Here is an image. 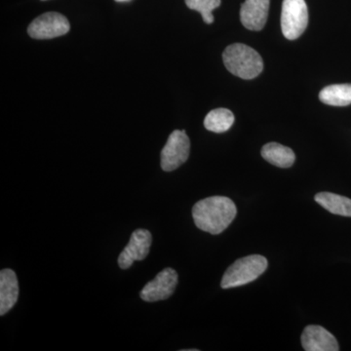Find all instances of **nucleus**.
Masks as SVG:
<instances>
[{"label": "nucleus", "instance_id": "nucleus-1", "mask_svg": "<svg viewBox=\"0 0 351 351\" xmlns=\"http://www.w3.org/2000/svg\"><path fill=\"white\" fill-rule=\"evenodd\" d=\"M234 202L225 196H212L198 201L193 208V217L199 230L219 234L228 228L237 216Z\"/></svg>", "mask_w": 351, "mask_h": 351}, {"label": "nucleus", "instance_id": "nucleus-2", "mask_svg": "<svg viewBox=\"0 0 351 351\" xmlns=\"http://www.w3.org/2000/svg\"><path fill=\"white\" fill-rule=\"evenodd\" d=\"M223 60L228 71L242 80H253L263 69L261 55L250 46L242 43L228 46L223 52Z\"/></svg>", "mask_w": 351, "mask_h": 351}, {"label": "nucleus", "instance_id": "nucleus-3", "mask_svg": "<svg viewBox=\"0 0 351 351\" xmlns=\"http://www.w3.org/2000/svg\"><path fill=\"white\" fill-rule=\"evenodd\" d=\"M267 269V260L261 255H251L232 263L221 279L223 289L239 287L255 281Z\"/></svg>", "mask_w": 351, "mask_h": 351}, {"label": "nucleus", "instance_id": "nucleus-4", "mask_svg": "<svg viewBox=\"0 0 351 351\" xmlns=\"http://www.w3.org/2000/svg\"><path fill=\"white\" fill-rule=\"evenodd\" d=\"M308 25V9L304 0H283L281 29L289 40H295L304 34Z\"/></svg>", "mask_w": 351, "mask_h": 351}, {"label": "nucleus", "instance_id": "nucleus-5", "mask_svg": "<svg viewBox=\"0 0 351 351\" xmlns=\"http://www.w3.org/2000/svg\"><path fill=\"white\" fill-rule=\"evenodd\" d=\"M191 142L184 130H175L161 152V167L166 172L178 169L189 156Z\"/></svg>", "mask_w": 351, "mask_h": 351}, {"label": "nucleus", "instance_id": "nucleus-6", "mask_svg": "<svg viewBox=\"0 0 351 351\" xmlns=\"http://www.w3.org/2000/svg\"><path fill=\"white\" fill-rule=\"evenodd\" d=\"M71 25L62 14L48 12L32 21L27 27V34L34 39H51L68 34Z\"/></svg>", "mask_w": 351, "mask_h": 351}, {"label": "nucleus", "instance_id": "nucleus-7", "mask_svg": "<svg viewBox=\"0 0 351 351\" xmlns=\"http://www.w3.org/2000/svg\"><path fill=\"white\" fill-rule=\"evenodd\" d=\"M178 284L176 270L167 267L157 274L156 278L141 291V298L145 302H154L167 300L175 292Z\"/></svg>", "mask_w": 351, "mask_h": 351}, {"label": "nucleus", "instance_id": "nucleus-8", "mask_svg": "<svg viewBox=\"0 0 351 351\" xmlns=\"http://www.w3.org/2000/svg\"><path fill=\"white\" fill-rule=\"evenodd\" d=\"M152 243V233L147 230H137L132 233L130 241L119 257V265L127 269L136 261H143L147 257Z\"/></svg>", "mask_w": 351, "mask_h": 351}, {"label": "nucleus", "instance_id": "nucleus-9", "mask_svg": "<svg viewBox=\"0 0 351 351\" xmlns=\"http://www.w3.org/2000/svg\"><path fill=\"white\" fill-rule=\"evenodd\" d=\"M270 0H245L240 10L242 25L250 31H262L269 17Z\"/></svg>", "mask_w": 351, "mask_h": 351}, {"label": "nucleus", "instance_id": "nucleus-10", "mask_svg": "<svg viewBox=\"0 0 351 351\" xmlns=\"http://www.w3.org/2000/svg\"><path fill=\"white\" fill-rule=\"evenodd\" d=\"M302 345L306 351H338L336 338L325 328L309 325L304 328L302 335Z\"/></svg>", "mask_w": 351, "mask_h": 351}, {"label": "nucleus", "instance_id": "nucleus-11", "mask_svg": "<svg viewBox=\"0 0 351 351\" xmlns=\"http://www.w3.org/2000/svg\"><path fill=\"white\" fill-rule=\"evenodd\" d=\"M19 297V283L12 269L0 271V314L4 315L13 308Z\"/></svg>", "mask_w": 351, "mask_h": 351}, {"label": "nucleus", "instance_id": "nucleus-12", "mask_svg": "<svg viewBox=\"0 0 351 351\" xmlns=\"http://www.w3.org/2000/svg\"><path fill=\"white\" fill-rule=\"evenodd\" d=\"M262 156L267 162L279 168L291 167L295 160L294 152L278 143H269L263 145Z\"/></svg>", "mask_w": 351, "mask_h": 351}, {"label": "nucleus", "instance_id": "nucleus-13", "mask_svg": "<svg viewBox=\"0 0 351 351\" xmlns=\"http://www.w3.org/2000/svg\"><path fill=\"white\" fill-rule=\"evenodd\" d=\"M319 99L325 105L346 107L351 105V84H332L323 88Z\"/></svg>", "mask_w": 351, "mask_h": 351}, {"label": "nucleus", "instance_id": "nucleus-14", "mask_svg": "<svg viewBox=\"0 0 351 351\" xmlns=\"http://www.w3.org/2000/svg\"><path fill=\"white\" fill-rule=\"evenodd\" d=\"M315 201L330 213L343 217H351V199L350 198L332 193H319L315 195Z\"/></svg>", "mask_w": 351, "mask_h": 351}, {"label": "nucleus", "instance_id": "nucleus-15", "mask_svg": "<svg viewBox=\"0 0 351 351\" xmlns=\"http://www.w3.org/2000/svg\"><path fill=\"white\" fill-rule=\"evenodd\" d=\"M233 123L234 115L228 108H216L211 110L204 120L205 128L218 134L230 130Z\"/></svg>", "mask_w": 351, "mask_h": 351}, {"label": "nucleus", "instance_id": "nucleus-16", "mask_svg": "<svg viewBox=\"0 0 351 351\" xmlns=\"http://www.w3.org/2000/svg\"><path fill=\"white\" fill-rule=\"evenodd\" d=\"M186 6L202 15L203 21L210 25L214 22L212 12L221 5V0H186Z\"/></svg>", "mask_w": 351, "mask_h": 351}, {"label": "nucleus", "instance_id": "nucleus-17", "mask_svg": "<svg viewBox=\"0 0 351 351\" xmlns=\"http://www.w3.org/2000/svg\"><path fill=\"white\" fill-rule=\"evenodd\" d=\"M117 2H130L131 0H115Z\"/></svg>", "mask_w": 351, "mask_h": 351}]
</instances>
